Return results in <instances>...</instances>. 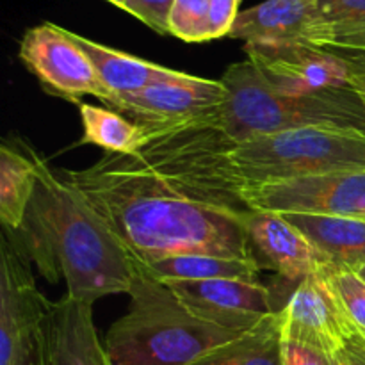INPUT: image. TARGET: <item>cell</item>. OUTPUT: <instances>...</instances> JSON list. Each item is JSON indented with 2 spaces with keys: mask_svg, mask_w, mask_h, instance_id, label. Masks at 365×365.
<instances>
[{
  "mask_svg": "<svg viewBox=\"0 0 365 365\" xmlns=\"http://www.w3.org/2000/svg\"><path fill=\"white\" fill-rule=\"evenodd\" d=\"M82 143L95 145L110 153H135L145 145V130L113 109L81 103Z\"/></svg>",
  "mask_w": 365,
  "mask_h": 365,
  "instance_id": "obj_22",
  "label": "cell"
},
{
  "mask_svg": "<svg viewBox=\"0 0 365 365\" xmlns=\"http://www.w3.org/2000/svg\"><path fill=\"white\" fill-rule=\"evenodd\" d=\"M250 245L255 246L267 266L289 282L323 273L331 260L319 252L294 225L278 212L252 210L246 220Z\"/></svg>",
  "mask_w": 365,
  "mask_h": 365,
  "instance_id": "obj_14",
  "label": "cell"
},
{
  "mask_svg": "<svg viewBox=\"0 0 365 365\" xmlns=\"http://www.w3.org/2000/svg\"><path fill=\"white\" fill-rule=\"evenodd\" d=\"M52 303L36 287L24 253L4 235L0 248V365H34Z\"/></svg>",
  "mask_w": 365,
  "mask_h": 365,
  "instance_id": "obj_6",
  "label": "cell"
},
{
  "mask_svg": "<svg viewBox=\"0 0 365 365\" xmlns=\"http://www.w3.org/2000/svg\"><path fill=\"white\" fill-rule=\"evenodd\" d=\"M228 98L217 109L221 128L234 143L298 128H337L365 134V107L351 86L309 95L271 89L250 59L228 66L220 78Z\"/></svg>",
  "mask_w": 365,
  "mask_h": 365,
  "instance_id": "obj_4",
  "label": "cell"
},
{
  "mask_svg": "<svg viewBox=\"0 0 365 365\" xmlns=\"http://www.w3.org/2000/svg\"><path fill=\"white\" fill-rule=\"evenodd\" d=\"M70 34L73 41L84 50L86 56L91 59L103 88L109 93V98L110 96L125 95V93L139 91V89L160 84V82L175 81V78L184 73V71L171 70V68L150 63V61L141 59V57L109 48V46L100 45V43L91 41V39L75 34L71 31Z\"/></svg>",
  "mask_w": 365,
  "mask_h": 365,
  "instance_id": "obj_16",
  "label": "cell"
},
{
  "mask_svg": "<svg viewBox=\"0 0 365 365\" xmlns=\"http://www.w3.org/2000/svg\"><path fill=\"white\" fill-rule=\"evenodd\" d=\"M245 52L271 89L289 95L348 88L355 63L310 45H245Z\"/></svg>",
  "mask_w": 365,
  "mask_h": 365,
  "instance_id": "obj_9",
  "label": "cell"
},
{
  "mask_svg": "<svg viewBox=\"0 0 365 365\" xmlns=\"http://www.w3.org/2000/svg\"><path fill=\"white\" fill-rule=\"evenodd\" d=\"M128 296L127 314L106 335L114 365H191L216 346L245 334L192 316L175 292L146 273L138 260Z\"/></svg>",
  "mask_w": 365,
  "mask_h": 365,
  "instance_id": "obj_3",
  "label": "cell"
},
{
  "mask_svg": "<svg viewBox=\"0 0 365 365\" xmlns=\"http://www.w3.org/2000/svg\"><path fill=\"white\" fill-rule=\"evenodd\" d=\"M141 266L160 284L205 280L257 282L260 273V264L257 262L255 257H221L207 255V253L170 257Z\"/></svg>",
  "mask_w": 365,
  "mask_h": 365,
  "instance_id": "obj_19",
  "label": "cell"
},
{
  "mask_svg": "<svg viewBox=\"0 0 365 365\" xmlns=\"http://www.w3.org/2000/svg\"><path fill=\"white\" fill-rule=\"evenodd\" d=\"M319 274L337 298L353 330L365 341V282L348 267L331 266Z\"/></svg>",
  "mask_w": 365,
  "mask_h": 365,
  "instance_id": "obj_23",
  "label": "cell"
},
{
  "mask_svg": "<svg viewBox=\"0 0 365 365\" xmlns=\"http://www.w3.org/2000/svg\"><path fill=\"white\" fill-rule=\"evenodd\" d=\"M198 319L232 331H248L273 309L271 294L259 282L205 280L164 284Z\"/></svg>",
  "mask_w": 365,
  "mask_h": 365,
  "instance_id": "obj_12",
  "label": "cell"
},
{
  "mask_svg": "<svg viewBox=\"0 0 365 365\" xmlns=\"http://www.w3.org/2000/svg\"><path fill=\"white\" fill-rule=\"evenodd\" d=\"M294 225L323 255L337 267L356 269L365 264V220L321 216V214H282Z\"/></svg>",
  "mask_w": 365,
  "mask_h": 365,
  "instance_id": "obj_17",
  "label": "cell"
},
{
  "mask_svg": "<svg viewBox=\"0 0 365 365\" xmlns=\"http://www.w3.org/2000/svg\"><path fill=\"white\" fill-rule=\"evenodd\" d=\"M170 34L185 43L210 41L209 0H175L170 14Z\"/></svg>",
  "mask_w": 365,
  "mask_h": 365,
  "instance_id": "obj_24",
  "label": "cell"
},
{
  "mask_svg": "<svg viewBox=\"0 0 365 365\" xmlns=\"http://www.w3.org/2000/svg\"><path fill=\"white\" fill-rule=\"evenodd\" d=\"M34 365H41V359H39V362H38V364H34Z\"/></svg>",
  "mask_w": 365,
  "mask_h": 365,
  "instance_id": "obj_32",
  "label": "cell"
},
{
  "mask_svg": "<svg viewBox=\"0 0 365 365\" xmlns=\"http://www.w3.org/2000/svg\"><path fill=\"white\" fill-rule=\"evenodd\" d=\"M353 271H355V273L359 274V277L365 282V264H362V266H359V267H356V269H353Z\"/></svg>",
  "mask_w": 365,
  "mask_h": 365,
  "instance_id": "obj_30",
  "label": "cell"
},
{
  "mask_svg": "<svg viewBox=\"0 0 365 365\" xmlns=\"http://www.w3.org/2000/svg\"><path fill=\"white\" fill-rule=\"evenodd\" d=\"M282 342V321L277 312L239 337L212 348L191 365H284Z\"/></svg>",
  "mask_w": 365,
  "mask_h": 365,
  "instance_id": "obj_20",
  "label": "cell"
},
{
  "mask_svg": "<svg viewBox=\"0 0 365 365\" xmlns=\"http://www.w3.org/2000/svg\"><path fill=\"white\" fill-rule=\"evenodd\" d=\"M175 0H125L123 11L130 13L157 34H170V14Z\"/></svg>",
  "mask_w": 365,
  "mask_h": 365,
  "instance_id": "obj_25",
  "label": "cell"
},
{
  "mask_svg": "<svg viewBox=\"0 0 365 365\" xmlns=\"http://www.w3.org/2000/svg\"><path fill=\"white\" fill-rule=\"evenodd\" d=\"M353 71L349 78V86L356 91L365 107V59H353Z\"/></svg>",
  "mask_w": 365,
  "mask_h": 365,
  "instance_id": "obj_29",
  "label": "cell"
},
{
  "mask_svg": "<svg viewBox=\"0 0 365 365\" xmlns=\"http://www.w3.org/2000/svg\"><path fill=\"white\" fill-rule=\"evenodd\" d=\"M227 98L228 89L221 81L182 73L175 81L110 96L103 103L134 123L152 125L205 116L220 109Z\"/></svg>",
  "mask_w": 365,
  "mask_h": 365,
  "instance_id": "obj_10",
  "label": "cell"
},
{
  "mask_svg": "<svg viewBox=\"0 0 365 365\" xmlns=\"http://www.w3.org/2000/svg\"><path fill=\"white\" fill-rule=\"evenodd\" d=\"M20 59L52 95L75 103L86 95L100 102L109 98L91 59L66 29L48 21L29 29L20 43Z\"/></svg>",
  "mask_w": 365,
  "mask_h": 365,
  "instance_id": "obj_8",
  "label": "cell"
},
{
  "mask_svg": "<svg viewBox=\"0 0 365 365\" xmlns=\"http://www.w3.org/2000/svg\"><path fill=\"white\" fill-rule=\"evenodd\" d=\"M319 46L365 59V0H317Z\"/></svg>",
  "mask_w": 365,
  "mask_h": 365,
  "instance_id": "obj_21",
  "label": "cell"
},
{
  "mask_svg": "<svg viewBox=\"0 0 365 365\" xmlns=\"http://www.w3.org/2000/svg\"><path fill=\"white\" fill-rule=\"evenodd\" d=\"M4 235L46 280H64L71 299L93 305L109 294L130 292L134 257L82 192L41 157L24 223Z\"/></svg>",
  "mask_w": 365,
  "mask_h": 365,
  "instance_id": "obj_2",
  "label": "cell"
},
{
  "mask_svg": "<svg viewBox=\"0 0 365 365\" xmlns=\"http://www.w3.org/2000/svg\"><path fill=\"white\" fill-rule=\"evenodd\" d=\"M241 0H209L210 41L230 34L239 16Z\"/></svg>",
  "mask_w": 365,
  "mask_h": 365,
  "instance_id": "obj_26",
  "label": "cell"
},
{
  "mask_svg": "<svg viewBox=\"0 0 365 365\" xmlns=\"http://www.w3.org/2000/svg\"><path fill=\"white\" fill-rule=\"evenodd\" d=\"M41 365H114L93 321V305L64 296L41 330Z\"/></svg>",
  "mask_w": 365,
  "mask_h": 365,
  "instance_id": "obj_13",
  "label": "cell"
},
{
  "mask_svg": "<svg viewBox=\"0 0 365 365\" xmlns=\"http://www.w3.org/2000/svg\"><path fill=\"white\" fill-rule=\"evenodd\" d=\"M107 2H110L113 6H116V7H120V9H123V6H125V0H107Z\"/></svg>",
  "mask_w": 365,
  "mask_h": 365,
  "instance_id": "obj_31",
  "label": "cell"
},
{
  "mask_svg": "<svg viewBox=\"0 0 365 365\" xmlns=\"http://www.w3.org/2000/svg\"><path fill=\"white\" fill-rule=\"evenodd\" d=\"M145 145L63 171L141 264L170 257H253L248 205L228 164L234 139L217 109L195 120L141 125Z\"/></svg>",
  "mask_w": 365,
  "mask_h": 365,
  "instance_id": "obj_1",
  "label": "cell"
},
{
  "mask_svg": "<svg viewBox=\"0 0 365 365\" xmlns=\"http://www.w3.org/2000/svg\"><path fill=\"white\" fill-rule=\"evenodd\" d=\"M228 38L246 45L319 46L317 0H266L241 11Z\"/></svg>",
  "mask_w": 365,
  "mask_h": 365,
  "instance_id": "obj_15",
  "label": "cell"
},
{
  "mask_svg": "<svg viewBox=\"0 0 365 365\" xmlns=\"http://www.w3.org/2000/svg\"><path fill=\"white\" fill-rule=\"evenodd\" d=\"M237 184L262 185L339 171L365 170V134L298 128L235 143L228 153Z\"/></svg>",
  "mask_w": 365,
  "mask_h": 365,
  "instance_id": "obj_5",
  "label": "cell"
},
{
  "mask_svg": "<svg viewBox=\"0 0 365 365\" xmlns=\"http://www.w3.org/2000/svg\"><path fill=\"white\" fill-rule=\"evenodd\" d=\"M39 155L18 141L0 146V221L4 232H16L27 214L38 180Z\"/></svg>",
  "mask_w": 365,
  "mask_h": 365,
  "instance_id": "obj_18",
  "label": "cell"
},
{
  "mask_svg": "<svg viewBox=\"0 0 365 365\" xmlns=\"http://www.w3.org/2000/svg\"><path fill=\"white\" fill-rule=\"evenodd\" d=\"M282 339L310 346L335 356L356 331L321 274L298 284L282 310Z\"/></svg>",
  "mask_w": 365,
  "mask_h": 365,
  "instance_id": "obj_11",
  "label": "cell"
},
{
  "mask_svg": "<svg viewBox=\"0 0 365 365\" xmlns=\"http://www.w3.org/2000/svg\"><path fill=\"white\" fill-rule=\"evenodd\" d=\"M250 210L365 220V170L294 178L277 184L242 185Z\"/></svg>",
  "mask_w": 365,
  "mask_h": 365,
  "instance_id": "obj_7",
  "label": "cell"
},
{
  "mask_svg": "<svg viewBox=\"0 0 365 365\" xmlns=\"http://www.w3.org/2000/svg\"><path fill=\"white\" fill-rule=\"evenodd\" d=\"M335 365H365V341L359 335L351 339L337 355L334 356Z\"/></svg>",
  "mask_w": 365,
  "mask_h": 365,
  "instance_id": "obj_28",
  "label": "cell"
},
{
  "mask_svg": "<svg viewBox=\"0 0 365 365\" xmlns=\"http://www.w3.org/2000/svg\"><path fill=\"white\" fill-rule=\"evenodd\" d=\"M282 364L284 365H335L334 356L327 355L299 342H282Z\"/></svg>",
  "mask_w": 365,
  "mask_h": 365,
  "instance_id": "obj_27",
  "label": "cell"
}]
</instances>
